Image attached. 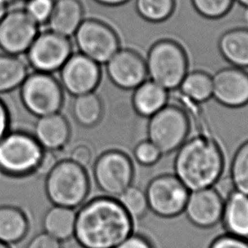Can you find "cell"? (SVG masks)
Listing matches in <instances>:
<instances>
[{"instance_id": "cell-1", "label": "cell", "mask_w": 248, "mask_h": 248, "mask_svg": "<svg viewBox=\"0 0 248 248\" xmlns=\"http://www.w3.org/2000/svg\"><path fill=\"white\" fill-rule=\"evenodd\" d=\"M133 229L134 220L117 198L97 197L77 212L73 237L83 248H115Z\"/></svg>"}, {"instance_id": "cell-2", "label": "cell", "mask_w": 248, "mask_h": 248, "mask_svg": "<svg viewBox=\"0 0 248 248\" xmlns=\"http://www.w3.org/2000/svg\"><path fill=\"white\" fill-rule=\"evenodd\" d=\"M224 166V155L217 143L202 136L186 140L174 160L175 176L190 191L214 187Z\"/></svg>"}, {"instance_id": "cell-3", "label": "cell", "mask_w": 248, "mask_h": 248, "mask_svg": "<svg viewBox=\"0 0 248 248\" xmlns=\"http://www.w3.org/2000/svg\"><path fill=\"white\" fill-rule=\"evenodd\" d=\"M86 169L70 159L58 161L46 176L45 192L54 206L76 209L90 192Z\"/></svg>"}, {"instance_id": "cell-4", "label": "cell", "mask_w": 248, "mask_h": 248, "mask_svg": "<svg viewBox=\"0 0 248 248\" xmlns=\"http://www.w3.org/2000/svg\"><path fill=\"white\" fill-rule=\"evenodd\" d=\"M45 150L33 135L9 132L0 140V171L12 177L36 172Z\"/></svg>"}, {"instance_id": "cell-5", "label": "cell", "mask_w": 248, "mask_h": 248, "mask_svg": "<svg viewBox=\"0 0 248 248\" xmlns=\"http://www.w3.org/2000/svg\"><path fill=\"white\" fill-rule=\"evenodd\" d=\"M145 64L151 80L166 90H175L179 87L188 69L184 49L171 40L155 43L149 51Z\"/></svg>"}, {"instance_id": "cell-6", "label": "cell", "mask_w": 248, "mask_h": 248, "mask_svg": "<svg viewBox=\"0 0 248 248\" xmlns=\"http://www.w3.org/2000/svg\"><path fill=\"white\" fill-rule=\"evenodd\" d=\"M20 96L25 108L37 117L58 113L64 103L62 85L49 73L28 74L20 87Z\"/></svg>"}, {"instance_id": "cell-7", "label": "cell", "mask_w": 248, "mask_h": 248, "mask_svg": "<svg viewBox=\"0 0 248 248\" xmlns=\"http://www.w3.org/2000/svg\"><path fill=\"white\" fill-rule=\"evenodd\" d=\"M190 121L185 111L175 106H165L150 117L148 140L158 148L162 155L178 151L187 140Z\"/></svg>"}, {"instance_id": "cell-8", "label": "cell", "mask_w": 248, "mask_h": 248, "mask_svg": "<svg viewBox=\"0 0 248 248\" xmlns=\"http://www.w3.org/2000/svg\"><path fill=\"white\" fill-rule=\"evenodd\" d=\"M73 38L80 54L99 65H106L120 49L117 31L107 22L94 18L84 19Z\"/></svg>"}, {"instance_id": "cell-9", "label": "cell", "mask_w": 248, "mask_h": 248, "mask_svg": "<svg viewBox=\"0 0 248 248\" xmlns=\"http://www.w3.org/2000/svg\"><path fill=\"white\" fill-rule=\"evenodd\" d=\"M134 173L131 159L117 150L104 152L94 162L93 178L106 197H119L132 186Z\"/></svg>"}, {"instance_id": "cell-10", "label": "cell", "mask_w": 248, "mask_h": 248, "mask_svg": "<svg viewBox=\"0 0 248 248\" xmlns=\"http://www.w3.org/2000/svg\"><path fill=\"white\" fill-rule=\"evenodd\" d=\"M69 38L46 30L39 32L26 53L28 66L39 73L60 71L73 54Z\"/></svg>"}, {"instance_id": "cell-11", "label": "cell", "mask_w": 248, "mask_h": 248, "mask_svg": "<svg viewBox=\"0 0 248 248\" xmlns=\"http://www.w3.org/2000/svg\"><path fill=\"white\" fill-rule=\"evenodd\" d=\"M145 194L149 209L159 217L169 218L185 211L190 190L175 175L164 174L149 183Z\"/></svg>"}, {"instance_id": "cell-12", "label": "cell", "mask_w": 248, "mask_h": 248, "mask_svg": "<svg viewBox=\"0 0 248 248\" xmlns=\"http://www.w3.org/2000/svg\"><path fill=\"white\" fill-rule=\"evenodd\" d=\"M38 33L39 27L24 10H10L0 21V49L9 55L26 54Z\"/></svg>"}, {"instance_id": "cell-13", "label": "cell", "mask_w": 248, "mask_h": 248, "mask_svg": "<svg viewBox=\"0 0 248 248\" xmlns=\"http://www.w3.org/2000/svg\"><path fill=\"white\" fill-rule=\"evenodd\" d=\"M59 72L62 89L73 96L94 92L101 78L100 65L79 52L71 55Z\"/></svg>"}, {"instance_id": "cell-14", "label": "cell", "mask_w": 248, "mask_h": 248, "mask_svg": "<svg viewBox=\"0 0 248 248\" xmlns=\"http://www.w3.org/2000/svg\"><path fill=\"white\" fill-rule=\"evenodd\" d=\"M110 81L122 90H135L147 77L146 64L137 52L119 49L106 64Z\"/></svg>"}, {"instance_id": "cell-15", "label": "cell", "mask_w": 248, "mask_h": 248, "mask_svg": "<svg viewBox=\"0 0 248 248\" xmlns=\"http://www.w3.org/2000/svg\"><path fill=\"white\" fill-rule=\"evenodd\" d=\"M224 202L220 192L214 187L195 190L190 192L184 212L197 227L212 228L222 220Z\"/></svg>"}, {"instance_id": "cell-16", "label": "cell", "mask_w": 248, "mask_h": 248, "mask_svg": "<svg viewBox=\"0 0 248 248\" xmlns=\"http://www.w3.org/2000/svg\"><path fill=\"white\" fill-rule=\"evenodd\" d=\"M213 96L224 107L238 108L248 103V74L238 67L218 71L213 78Z\"/></svg>"}, {"instance_id": "cell-17", "label": "cell", "mask_w": 248, "mask_h": 248, "mask_svg": "<svg viewBox=\"0 0 248 248\" xmlns=\"http://www.w3.org/2000/svg\"><path fill=\"white\" fill-rule=\"evenodd\" d=\"M33 137L45 151H60L69 141V123L60 112L38 117L35 124Z\"/></svg>"}, {"instance_id": "cell-18", "label": "cell", "mask_w": 248, "mask_h": 248, "mask_svg": "<svg viewBox=\"0 0 248 248\" xmlns=\"http://www.w3.org/2000/svg\"><path fill=\"white\" fill-rule=\"evenodd\" d=\"M84 20V9L80 0H55L48 30L71 38Z\"/></svg>"}, {"instance_id": "cell-19", "label": "cell", "mask_w": 248, "mask_h": 248, "mask_svg": "<svg viewBox=\"0 0 248 248\" xmlns=\"http://www.w3.org/2000/svg\"><path fill=\"white\" fill-rule=\"evenodd\" d=\"M222 219L229 234L248 240V196L233 190L224 202Z\"/></svg>"}, {"instance_id": "cell-20", "label": "cell", "mask_w": 248, "mask_h": 248, "mask_svg": "<svg viewBox=\"0 0 248 248\" xmlns=\"http://www.w3.org/2000/svg\"><path fill=\"white\" fill-rule=\"evenodd\" d=\"M132 102L136 113L151 117L167 106L168 92L152 80H145L135 89Z\"/></svg>"}, {"instance_id": "cell-21", "label": "cell", "mask_w": 248, "mask_h": 248, "mask_svg": "<svg viewBox=\"0 0 248 248\" xmlns=\"http://www.w3.org/2000/svg\"><path fill=\"white\" fill-rule=\"evenodd\" d=\"M29 222L24 212L14 206L0 207V241L16 244L28 234Z\"/></svg>"}, {"instance_id": "cell-22", "label": "cell", "mask_w": 248, "mask_h": 248, "mask_svg": "<svg viewBox=\"0 0 248 248\" xmlns=\"http://www.w3.org/2000/svg\"><path fill=\"white\" fill-rule=\"evenodd\" d=\"M77 212L69 207L54 206L48 209L43 221L45 233L60 241H66L74 236Z\"/></svg>"}, {"instance_id": "cell-23", "label": "cell", "mask_w": 248, "mask_h": 248, "mask_svg": "<svg viewBox=\"0 0 248 248\" xmlns=\"http://www.w3.org/2000/svg\"><path fill=\"white\" fill-rule=\"evenodd\" d=\"M224 59L238 68L248 67V29L236 28L225 32L218 43Z\"/></svg>"}, {"instance_id": "cell-24", "label": "cell", "mask_w": 248, "mask_h": 248, "mask_svg": "<svg viewBox=\"0 0 248 248\" xmlns=\"http://www.w3.org/2000/svg\"><path fill=\"white\" fill-rule=\"evenodd\" d=\"M28 74V62L20 55L0 54V93L20 88Z\"/></svg>"}, {"instance_id": "cell-25", "label": "cell", "mask_w": 248, "mask_h": 248, "mask_svg": "<svg viewBox=\"0 0 248 248\" xmlns=\"http://www.w3.org/2000/svg\"><path fill=\"white\" fill-rule=\"evenodd\" d=\"M72 113L77 123L84 128H92L100 123L103 115V105L94 92L75 96Z\"/></svg>"}, {"instance_id": "cell-26", "label": "cell", "mask_w": 248, "mask_h": 248, "mask_svg": "<svg viewBox=\"0 0 248 248\" xmlns=\"http://www.w3.org/2000/svg\"><path fill=\"white\" fill-rule=\"evenodd\" d=\"M179 87L186 96L197 103L205 102L213 96V80L204 72L186 74Z\"/></svg>"}, {"instance_id": "cell-27", "label": "cell", "mask_w": 248, "mask_h": 248, "mask_svg": "<svg viewBox=\"0 0 248 248\" xmlns=\"http://www.w3.org/2000/svg\"><path fill=\"white\" fill-rule=\"evenodd\" d=\"M117 199L133 220H138L145 217L148 212V202L145 191L137 186H129Z\"/></svg>"}, {"instance_id": "cell-28", "label": "cell", "mask_w": 248, "mask_h": 248, "mask_svg": "<svg viewBox=\"0 0 248 248\" xmlns=\"http://www.w3.org/2000/svg\"><path fill=\"white\" fill-rule=\"evenodd\" d=\"M231 179L234 190L248 196V140L234 154L231 163Z\"/></svg>"}, {"instance_id": "cell-29", "label": "cell", "mask_w": 248, "mask_h": 248, "mask_svg": "<svg viewBox=\"0 0 248 248\" xmlns=\"http://www.w3.org/2000/svg\"><path fill=\"white\" fill-rule=\"evenodd\" d=\"M135 9L146 21L160 22L172 15L174 0H136Z\"/></svg>"}, {"instance_id": "cell-30", "label": "cell", "mask_w": 248, "mask_h": 248, "mask_svg": "<svg viewBox=\"0 0 248 248\" xmlns=\"http://www.w3.org/2000/svg\"><path fill=\"white\" fill-rule=\"evenodd\" d=\"M233 0H192L194 7L199 14L209 19L224 16L232 6Z\"/></svg>"}, {"instance_id": "cell-31", "label": "cell", "mask_w": 248, "mask_h": 248, "mask_svg": "<svg viewBox=\"0 0 248 248\" xmlns=\"http://www.w3.org/2000/svg\"><path fill=\"white\" fill-rule=\"evenodd\" d=\"M55 0H28L24 11L38 27L47 25Z\"/></svg>"}, {"instance_id": "cell-32", "label": "cell", "mask_w": 248, "mask_h": 248, "mask_svg": "<svg viewBox=\"0 0 248 248\" xmlns=\"http://www.w3.org/2000/svg\"><path fill=\"white\" fill-rule=\"evenodd\" d=\"M134 155L140 164L152 166L158 162L162 154L153 143L150 140H145L136 145L134 150Z\"/></svg>"}, {"instance_id": "cell-33", "label": "cell", "mask_w": 248, "mask_h": 248, "mask_svg": "<svg viewBox=\"0 0 248 248\" xmlns=\"http://www.w3.org/2000/svg\"><path fill=\"white\" fill-rule=\"evenodd\" d=\"M209 248H248V240L228 234L216 238Z\"/></svg>"}, {"instance_id": "cell-34", "label": "cell", "mask_w": 248, "mask_h": 248, "mask_svg": "<svg viewBox=\"0 0 248 248\" xmlns=\"http://www.w3.org/2000/svg\"><path fill=\"white\" fill-rule=\"evenodd\" d=\"M92 151L90 146L87 145H78L75 146L70 153V160L77 164L86 169L92 162Z\"/></svg>"}, {"instance_id": "cell-35", "label": "cell", "mask_w": 248, "mask_h": 248, "mask_svg": "<svg viewBox=\"0 0 248 248\" xmlns=\"http://www.w3.org/2000/svg\"><path fill=\"white\" fill-rule=\"evenodd\" d=\"M26 248H62V241L43 232L31 238Z\"/></svg>"}, {"instance_id": "cell-36", "label": "cell", "mask_w": 248, "mask_h": 248, "mask_svg": "<svg viewBox=\"0 0 248 248\" xmlns=\"http://www.w3.org/2000/svg\"><path fill=\"white\" fill-rule=\"evenodd\" d=\"M57 162H58V160L56 158L54 152L45 151L43 156H42L41 161L39 162L35 172H37L42 176H47V174L51 171Z\"/></svg>"}, {"instance_id": "cell-37", "label": "cell", "mask_w": 248, "mask_h": 248, "mask_svg": "<svg viewBox=\"0 0 248 248\" xmlns=\"http://www.w3.org/2000/svg\"><path fill=\"white\" fill-rule=\"evenodd\" d=\"M115 248H154L146 238L140 234H132Z\"/></svg>"}, {"instance_id": "cell-38", "label": "cell", "mask_w": 248, "mask_h": 248, "mask_svg": "<svg viewBox=\"0 0 248 248\" xmlns=\"http://www.w3.org/2000/svg\"><path fill=\"white\" fill-rule=\"evenodd\" d=\"M10 124V112L4 102L0 100V140L9 133Z\"/></svg>"}, {"instance_id": "cell-39", "label": "cell", "mask_w": 248, "mask_h": 248, "mask_svg": "<svg viewBox=\"0 0 248 248\" xmlns=\"http://www.w3.org/2000/svg\"><path fill=\"white\" fill-rule=\"evenodd\" d=\"M97 4L107 7H117L127 4L130 0H93Z\"/></svg>"}, {"instance_id": "cell-40", "label": "cell", "mask_w": 248, "mask_h": 248, "mask_svg": "<svg viewBox=\"0 0 248 248\" xmlns=\"http://www.w3.org/2000/svg\"><path fill=\"white\" fill-rule=\"evenodd\" d=\"M14 0H0V21L10 11L11 4Z\"/></svg>"}, {"instance_id": "cell-41", "label": "cell", "mask_w": 248, "mask_h": 248, "mask_svg": "<svg viewBox=\"0 0 248 248\" xmlns=\"http://www.w3.org/2000/svg\"><path fill=\"white\" fill-rule=\"evenodd\" d=\"M239 4L243 5L246 8H248V0H236Z\"/></svg>"}, {"instance_id": "cell-42", "label": "cell", "mask_w": 248, "mask_h": 248, "mask_svg": "<svg viewBox=\"0 0 248 248\" xmlns=\"http://www.w3.org/2000/svg\"><path fill=\"white\" fill-rule=\"evenodd\" d=\"M243 19H244L245 22L248 24V8H246V11L243 15Z\"/></svg>"}, {"instance_id": "cell-43", "label": "cell", "mask_w": 248, "mask_h": 248, "mask_svg": "<svg viewBox=\"0 0 248 248\" xmlns=\"http://www.w3.org/2000/svg\"><path fill=\"white\" fill-rule=\"evenodd\" d=\"M0 248H10V246L7 244H5L4 242H2V241H0Z\"/></svg>"}, {"instance_id": "cell-44", "label": "cell", "mask_w": 248, "mask_h": 248, "mask_svg": "<svg viewBox=\"0 0 248 248\" xmlns=\"http://www.w3.org/2000/svg\"><path fill=\"white\" fill-rule=\"evenodd\" d=\"M21 1H26V2H27V1H28V0H21Z\"/></svg>"}]
</instances>
